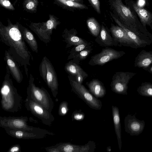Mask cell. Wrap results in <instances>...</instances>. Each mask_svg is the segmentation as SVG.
Listing matches in <instances>:
<instances>
[{"label": "cell", "instance_id": "d6a6232c", "mask_svg": "<svg viewBox=\"0 0 152 152\" xmlns=\"http://www.w3.org/2000/svg\"><path fill=\"white\" fill-rule=\"evenodd\" d=\"M96 11L99 14L101 13L99 0H88Z\"/></svg>", "mask_w": 152, "mask_h": 152}, {"label": "cell", "instance_id": "f35d334b", "mask_svg": "<svg viewBox=\"0 0 152 152\" xmlns=\"http://www.w3.org/2000/svg\"><path fill=\"white\" fill-rule=\"evenodd\" d=\"M70 0V1H72L78 2H79L81 0Z\"/></svg>", "mask_w": 152, "mask_h": 152}, {"label": "cell", "instance_id": "2e32d148", "mask_svg": "<svg viewBox=\"0 0 152 152\" xmlns=\"http://www.w3.org/2000/svg\"><path fill=\"white\" fill-rule=\"evenodd\" d=\"M3 128L9 135L13 137L19 139H42L45 138L47 135L44 133L15 129L8 127H5Z\"/></svg>", "mask_w": 152, "mask_h": 152}, {"label": "cell", "instance_id": "cb8c5ba5", "mask_svg": "<svg viewBox=\"0 0 152 152\" xmlns=\"http://www.w3.org/2000/svg\"><path fill=\"white\" fill-rule=\"evenodd\" d=\"M20 30L25 42L32 50L37 53L38 52V44L33 34L26 28H24Z\"/></svg>", "mask_w": 152, "mask_h": 152}, {"label": "cell", "instance_id": "44dd1931", "mask_svg": "<svg viewBox=\"0 0 152 152\" xmlns=\"http://www.w3.org/2000/svg\"><path fill=\"white\" fill-rule=\"evenodd\" d=\"M112 16L118 25L121 27L124 30L127 35L133 41L138 48L144 47L147 45H150L151 44H152L151 42L141 38L126 28L115 16Z\"/></svg>", "mask_w": 152, "mask_h": 152}, {"label": "cell", "instance_id": "8d00e7d4", "mask_svg": "<svg viewBox=\"0 0 152 152\" xmlns=\"http://www.w3.org/2000/svg\"><path fill=\"white\" fill-rule=\"evenodd\" d=\"M146 71L152 74V64Z\"/></svg>", "mask_w": 152, "mask_h": 152}, {"label": "cell", "instance_id": "5bb4252c", "mask_svg": "<svg viewBox=\"0 0 152 152\" xmlns=\"http://www.w3.org/2000/svg\"><path fill=\"white\" fill-rule=\"evenodd\" d=\"M124 122L125 131L132 136L138 135L141 133L145 125V121L137 119L135 114L127 115L125 117Z\"/></svg>", "mask_w": 152, "mask_h": 152}, {"label": "cell", "instance_id": "f1b7e54d", "mask_svg": "<svg viewBox=\"0 0 152 152\" xmlns=\"http://www.w3.org/2000/svg\"><path fill=\"white\" fill-rule=\"evenodd\" d=\"M93 49L92 48L85 49L79 52L73 59L80 61L84 60L88 56Z\"/></svg>", "mask_w": 152, "mask_h": 152}, {"label": "cell", "instance_id": "4fadbf2b", "mask_svg": "<svg viewBox=\"0 0 152 152\" xmlns=\"http://www.w3.org/2000/svg\"><path fill=\"white\" fill-rule=\"evenodd\" d=\"M125 1L126 5L135 11L143 27L146 31H148L146 26H150L152 24V13L143 7L139 6L133 0H125Z\"/></svg>", "mask_w": 152, "mask_h": 152}, {"label": "cell", "instance_id": "4316f807", "mask_svg": "<svg viewBox=\"0 0 152 152\" xmlns=\"http://www.w3.org/2000/svg\"><path fill=\"white\" fill-rule=\"evenodd\" d=\"M93 46L92 44L88 42L87 43L74 46L70 50L67 60L73 59L80 51L86 48H92Z\"/></svg>", "mask_w": 152, "mask_h": 152}, {"label": "cell", "instance_id": "9c48e42d", "mask_svg": "<svg viewBox=\"0 0 152 152\" xmlns=\"http://www.w3.org/2000/svg\"><path fill=\"white\" fill-rule=\"evenodd\" d=\"M136 74L128 72H116L112 77L110 84L112 91L117 94L127 95L129 81Z\"/></svg>", "mask_w": 152, "mask_h": 152}, {"label": "cell", "instance_id": "ba28073f", "mask_svg": "<svg viewBox=\"0 0 152 152\" xmlns=\"http://www.w3.org/2000/svg\"><path fill=\"white\" fill-rule=\"evenodd\" d=\"M27 110L42 121L44 124L50 126L55 120L51 112L27 97L25 100Z\"/></svg>", "mask_w": 152, "mask_h": 152}, {"label": "cell", "instance_id": "f546056e", "mask_svg": "<svg viewBox=\"0 0 152 152\" xmlns=\"http://www.w3.org/2000/svg\"><path fill=\"white\" fill-rule=\"evenodd\" d=\"M85 117V114L81 110L74 111L72 115V121H80L83 120Z\"/></svg>", "mask_w": 152, "mask_h": 152}, {"label": "cell", "instance_id": "277c9868", "mask_svg": "<svg viewBox=\"0 0 152 152\" xmlns=\"http://www.w3.org/2000/svg\"><path fill=\"white\" fill-rule=\"evenodd\" d=\"M34 77L30 73L27 88V97L51 112L54 107V103L50 94L44 88L36 86L34 83Z\"/></svg>", "mask_w": 152, "mask_h": 152}, {"label": "cell", "instance_id": "3957f363", "mask_svg": "<svg viewBox=\"0 0 152 152\" xmlns=\"http://www.w3.org/2000/svg\"><path fill=\"white\" fill-rule=\"evenodd\" d=\"M6 73L1 89L2 108L7 112L15 113L21 109L22 97L18 93L10 77V73L7 66Z\"/></svg>", "mask_w": 152, "mask_h": 152}, {"label": "cell", "instance_id": "d4e9b609", "mask_svg": "<svg viewBox=\"0 0 152 152\" xmlns=\"http://www.w3.org/2000/svg\"><path fill=\"white\" fill-rule=\"evenodd\" d=\"M86 24L91 34L95 37H97L100 34L101 28L96 20L93 18H89L87 20Z\"/></svg>", "mask_w": 152, "mask_h": 152}, {"label": "cell", "instance_id": "7a4b0ae2", "mask_svg": "<svg viewBox=\"0 0 152 152\" xmlns=\"http://www.w3.org/2000/svg\"><path fill=\"white\" fill-rule=\"evenodd\" d=\"M110 3L117 19L125 27L141 38L151 42L149 37L151 33L144 28L134 10L125 5L122 0H111Z\"/></svg>", "mask_w": 152, "mask_h": 152}, {"label": "cell", "instance_id": "e0dca14e", "mask_svg": "<svg viewBox=\"0 0 152 152\" xmlns=\"http://www.w3.org/2000/svg\"><path fill=\"white\" fill-rule=\"evenodd\" d=\"M4 59L13 78L18 83L22 81L23 76L18 63L13 58L8 50H5Z\"/></svg>", "mask_w": 152, "mask_h": 152}, {"label": "cell", "instance_id": "6da1fadb", "mask_svg": "<svg viewBox=\"0 0 152 152\" xmlns=\"http://www.w3.org/2000/svg\"><path fill=\"white\" fill-rule=\"evenodd\" d=\"M1 41L9 47L8 51L19 65L23 66L28 77V66H31L30 61L33 60L31 52L28 50L25 41L18 25L9 24L0 28Z\"/></svg>", "mask_w": 152, "mask_h": 152}, {"label": "cell", "instance_id": "74e56055", "mask_svg": "<svg viewBox=\"0 0 152 152\" xmlns=\"http://www.w3.org/2000/svg\"><path fill=\"white\" fill-rule=\"evenodd\" d=\"M111 149L110 146H109L107 147V152H110L111 151Z\"/></svg>", "mask_w": 152, "mask_h": 152}, {"label": "cell", "instance_id": "484cf974", "mask_svg": "<svg viewBox=\"0 0 152 152\" xmlns=\"http://www.w3.org/2000/svg\"><path fill=\"white\" fill-rule=\"evenodd\" d=\"M137 91L142 96L152 97V84L147 82L142 83L137 88Z\"/></svg>", "mask_w": 152, "mask_h": 152}, {"label": "cell", "instance_id": "ab89813d", "mask_svg": "<svg viewBox=\"0 0 152 152\" xmlns=\"http://www.w3.org/2000/svg\"><path fill=\"white\" fill-rule=\"evenodd\" d=\"M150 28H151V29H152V25H151L150 26Z\"/></svg>", "mask_w": 152, "mask_h": 152}, {"label": "cell", "instance_id": "603a6c76", "mask_svg": "<svg viewBox=\"0 0 152 152\" xmlns=\"http://www.w3.org/2000/svg\"><path fill=\"white\" fill-rule=\"evenodd\" d=\"M112 113L115 130L117 136L119 148L120 151L122 146L121 126L118 108L113 105Z\"/></svg>", "mask_w": 152, "mask_h": 152}, {"label": "cell", "instance_id": "9a60e30c", "mask_svg": "<svg viewBox=\"0 0 152 152\" xmlns=\"http://www.w3.org/2000/svg\"><path fill=\"white\" fill-rule=\"evenodd\" d=\"M80 61L73 59L66 63L64 69L69 75L72 76L78 83L82 84L88 74L79 65Z\"/></svg>", "mask_w": 152, "mask_h": 152}, {"label": "cell", "instance_id": "d6986e66", "mask_svg": "<svg viewBox=\"0 0 152 152\" xmlns=\"http://www.w3.org/2000/svg\"><path fill=\"white\" fill-rule=\"evenodd\" d=\"M110 32V30L108 31L102 25L100 34L95 39L96 42L102 47H108L111 46H118Z\"/></svg>", "mask_w": 152, "mask_h": 152}, {"label": "cell", "instance_id": "8992f818", "mask_svg": "<svg viewBox=\"0 0 152 152\" xmlns=\"http://www.w3.org/2000/svg\"><path fill=\"white\" fill-rule=\"evenodd\" d=\"M39 69L40 76L50 89L54 97H56L58 86L57 74L51 63L46 56L43 58Z\"/></svg>", "mask_w": 152, "mask_h": 152}, {"label": "cell", "instance_id": "e575fe53", "mask_svg": "<svg viewBox=\"0 0 152 152\" xmlns=\"http://www.w3.org/2000/svg\"><path fill=\"white\" fill-rule=\"evenodd\" d=\"M35 1L31 0L27 2L26 4V7L28 10H32L35 7Z\"/></svg>", "mask_w": 152, "mask_h": 152}, {"label": "cell", "instance_id": "1f68e13d", "mask_svg": "<svg viewBox=\"0 0 152 152\" xmlns=\"http://www.w3.org/2000/svg\"><path fill=\"white\" fill-rule=\"evenodd\" d=\"M57 22L52 19H50L45 23L48 29L51 33H52V30L53 29H56L58 25Z\"/></svg>", "mask_w": 152, "mask_h": 152}, {"label": "cell", "instance_id": "d590c367", "mask_svg": "<svg viewBox=\"0 0 152 152\" xmlns=\"http://www.w3.org/2000/svg\"><path fill=\"white\" fill-rule=\"evenodd\" d=\"M20 150L19 145H15L11 148L8 151L9 152H19Z\"/></svg>", "mask_w": 152, "mask_h": 152}, {"label": "cell", "instance_id": "836d02e7", "mask_svg": "<svg viewBox=\"0 0 152 152\" xmlns=\"http://www.w3.org/2000/svg\"><path fill=\"white\" fill-rule=\"evenodd\" d=\"M1 4L8 9L14 10V9L10 2L8 0H0Z\"/></svg>", "mask_w": 152, "mask_h": 152}, {"label": "cell", "instance_id": "7402d4cb", "mask_svg": "<svg viewBox=\"0 0 152 152\" xmlns=\"http://www.w3.org/2000/svg\"><path fill=\"white\" fill-rule=\"evenodd\" d=\"M90 92L96 97H103L106 94V89L103 84L97 79H93L86 83Z\"/></svg>", "mask_w": 152, "mask_h": 152}, {"label": "cell", "instance_id": "7c38bea8", "mask_svg": "<svg viewBox=\"0 0 152 152\" xmlns=\"http://www.w3.org/2000/svg\"><path fill=\"white\" fill-rule=\"evenodd\" d=\"M110 30L113 39L118 46L128 47L135 49L138 48L121 27L118 25H112Z\"/></svg>", "mask_w": 152, "mask_h": 152}, {"label": "cell", "instance_id": "30bf717a", "mask_svg": "<svg viewBox=\"0 0 152 152\" xmlns=\"http://www.w3.org/2000/svg\"><path fill=\"white\" fill-rule=\"evenodd\" d=\"M95 143L90 141L83 145L72 144L69 142H60L55 145L45 148L51 152H94L96 148Z\"/></svg>", "mask_w": 152, "mask_h": 152}, {"label": "cell", "instance_id": "ac0fdd59", "mask_svg": "<svg viewBox=\"0 0 152 152\" xmlns=\"http://www.w3.org/2000/svg\"><path fill=\"white\" fill-rule=\"evenodd\" d=\"M77 34V31L74 29H72L69 31L66 30L64 31L62 36L64 39L63 41L66 44V48L73 46H77L88 42L78 36Z\"/></svg>", "mask_w": 152, "mask_h": 152}, {"label": "cell", "instance_id": "8fae6325", "mask_svg": "<svg viewBox=\"0 0 152 152\" xmlns=\"http://www.w3.org/2000/svg\"><path fill=\"white\" fill-rule=\"evenodd\" d=\"M126 53L123 51H117L113 48L106 47L102 51L92 56L88 64L92 66L103 65L114 59L119 58Z\"/></svg>", "mask_w": 152, "mask_h": 152}, {"label": "cell", "instance_id": "5b68a950", "mask_svg": "<svg viewBox=\"0 0 152 152\" xmlns=\"http://www.w3.org/2000/svg\"><path fill=\"white\" fill-rule=\"evenodd\" d=\"M28 118L27 116H0V126L10 128L37 132L49 135L55 134L53 132L39 128L34 127L28 124Z\"/></svg>", "mask_w": 152, "mask_h": 152}, {"label": "cell", "instance_id": "4dcf8cb0", "mask_svg": "<svg viewBox=\"0 0 152 152\" xmlns=\"http://www.w3.org/2000/svg\"><path fill=\"white\" fill-rule=\"evenodd\" d=\"M69 110L68 103L64 101L60 104L59 107L58 113L61 116L66 115Z\"/></svg>", "mask_w": 152, "mask_h": 152}, {"label": "cell", "instance_id": "ffe728a7", "mask_svg": "<svg viewBox=\"0 0 152 152\" xmlns=\"http://www.w3.org/2000/svg\"><path fill=\"white\" fill-rule=\"evenodd\" d=\"M152 64V51L142 50L135 58V67L142 68L145 70Z\"/></svg>", "mask_w": 152, "mask_h": 152}, {"label": "cell", "instance_id": "83f0119b", "mask_svg": "<svg viewBox=\"0 0 152 152\" xmlns=\"http://www.w3.org/2000/svg\"><path fill=\"white\" fill-rule=\"evenodd\" d=\"M58 0L64 5L69 7L81 9H86L87 7L83 4L69 0Z\"/></svg>", "mask_w": 152, "mask_h": 152}, {"label": "cell", "instance_id": "52a82bcc", "mask_svg": "<svg viewBox=\"0 0 152 152\" xmlns=\"http://www.w3.org/2000/svg\"><path fill=\"white\" fill-rule=\"evenodd\" d=\"M72 91L83 100L90 107L95 110H100L102 104L101 101L92 94L82 84L77 83L73 77L68 76Z\"/></svg>", "mask_w": 152, "mask_h": 152}]
</instances>
